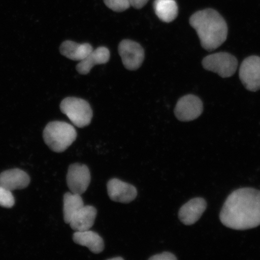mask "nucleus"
Listing matches in <instances>:
<instances>
[{"instance_id": "1", "label": "nucleus", "mask_w": 260, "mask_h": 260, "mask_svg": "<svg viewBox=\"0 0 260 260\" xmlns=\"http://www.w3.org/2000/svg\"><path fill=\"white\" fill-rule=\"evenodd\" d=\"M220 220L223 225L236 230L260 225V191L252 188L234 191L223 204Z\"/></svg>"}, {"instance_id": "2", "label": "nucleus", "mask_w": 260, "mask_h": 260, "mask_svg": "<svg viewBox=\"0 0 260 260\" xmlns=\"http://www.w3.org/2000/svg\"><path fill=\"white\" fill-rule=\"evenodd\" d=\"M190 24L197 31L201 45L211 51L226 40L228 27L225 19L212 9L198 11L190 18Z\"/></svg>"}, {"instance_id": "3", "label": "nucleus", "mask_w": 260, "mask_h": 260, "mask_svg": "<svg viewBox=\"0 0 260 260\" xmlns=\"http://www.w3.org/2000/svg\"><path fill=\"white\" fill-rule=\"evenodd\" d=\"M77 136L76 130L72 125L61 121L48 123L43 133L45 144L56 152L66 150L76 141Z\"/></svg>"}, {"instance_id": "4", "label": "nucleus", "mask_w": 260, "mask_h": 260, "mask_svg": "<svg viewBox=\"0 0 260 260\" xmlns=\"http://www.w3.org/2000/svg\"><path fill=\"white\" fill-rule=\"evenodd\" d=\"M60 110L74 125L83 128L92 121L93 113L86 101L74 97H68L60 104Z\"/></svg>"}, {"instance_id": "5", "label": "nucleus", "mask_w": 260, "mask_h": 260, "mask_svg": "<svg viewBox=\"0 0 260 260\" xmlns=\"http://www.w3.org/2000/svg\"><path fill=\"white\" fill-rule=\"evenodd\" d=\"M205 69L212 71L223 78L230 77L236 73L238 61L237 58L228 53L209 55L203 60Z\"/></svg>"}, {"instance_id": "6", "label": "nucleus", "mask_w": 260, "mask_h": 260, "mask_svg": "<svg viewBox=\"0 0 260 260\" xmlns=\"http://www.w3.org/2000/svg\"><path fill=\"white\" fill-rule=\"evenodd\" d=\"M239 77L246 89L252 92L260 89V57L252 56L245 58L240 66Z\"/></svg>"}, {"instance_id": "7", "label": "nucleus", "mask_w": 260, "mask_h": 260, "mask_svg": "<svg viewBox=\"0 0 260 260\" xmlns=\"http://www.w3.org/2000/svg\"><path fill=\"white\" fill-rule=\"evenodd\" d=\"M119 53L123 65L131 71L138 70L144 60V49L135 41L123 40L119 45Z\"/></svg>"}, {"instance_id": "8", "label": "nucleus", "mask_w": 260, "mask_h": 260, "mask_svg": "<svg viewBox=\"0 0 260 260\" xmlns=\"http://www.w3.org/2000/svg\"><path fill=\"white\" fill-rule=\"evenodd\" d=\"M203 112L202 101L193 95L181 98L175 109V115L181 121L188 122L199 118Z\"/></svg>"}, {"instance_id": "9", "label": "nucleus", "mask_w": 260, "mask_h": 260, "mask_svg": "<svg viewBox=\"0 0 260 260\" xmlns=\"http://www.w3.org/2000/svg\"><path fill=\"white\" fill-rule=\"evenodd\" d=\"M90 173L87 166L79 164L71 165L68 169L67 185L71 192L82 194L90 183Z\"/></svg>"}, {"instance_id": "10", "label": "nucleus", "mask_w": 260, "mask_h": 260, "mask_svg": "<svg viewBox=\"0 0 260 260\" xmlns=\"http://www.w3.org/2000/svg\"><path fill=\"white\" fill-rule=\"evenodd\" d=\"M107 191L112 201L125 204L135 200L138 194L135 186L117 178L112 179L108 182Z\"/></svg>"}, {"instance_id": "11", "label": "nucleus", "mask_w": 260, "mask_h": 260, "mask_svg": "<svg viewBox=\"0 0 260 260\" xmlns=\"http://www.w3.org/2000/svg\"><path fill=\"white\" fill-rule=\"evenodd\" d=\"M206 209V200L202 198H193L181 207L179 219L184 225H193L200 219Z\"/></svg>"}, {"instance_id": "12", "label": "nucleus", "mask_w": 260, "mask_h": 260, "mask_svg": "<svg viewBox=\"0 0 260 260\" xmlns=\"http://www.w3.org/2000/svg\"><path fill=\"white\" fill-rule=\"evenodd\" d=\"M30 181L28 175L19 169L6 171L0 174V186L11 191L23 189Z\"/></svg>"}, {"instance_id": "13", "label": "nucleus", "mask_w": 260, "mask_h": 260, "mask_svg": "<svg viewBox=\"0 0 260 260\" xmlns=\"http://www.w3.org/2000/svg\"><path fill=\"white\" fill-rule=\"evenodd\" d=\"M97 215L95 207L91 206L83 207L74 214L70 224L71 229L76 232H85L93 225Z\"/></svg>"}, {"instance_id": "14", "label": "nucleus", "mask_w": 260, "mask_h": 260, "mask_svg": "<svg viewBox=\"0 0 260 260\" xmlns=\"http://www.w3.org/2000/svg\"><path fill=\"white\" fill-rule=\"evenodd\" d=\"M110 51L108 48L100 47L92 50L77 65V71L80 74L86 75L97 64H105L109 60Z\"/></svg>"}, {"instance_id": "15", "label": "nucleus", "mask_w": 260, "mask_h": 260, "mask_svg": "<svg viewBox=\"0 0 260 260\" xmlns=\"http://www.w3.org/2000/svg\"><path fill=\"white\" fill-rule=\"evenodd\" d=\"M73 240L78 245L87 247L94 253H101L105 249V243L102 237L92 231L76 232L74 234Z\"/></svg>"}, {"instance_id": "16", "label": "nucleus", "mask_w": 260, "mask_h": 260, "mask_svg": "<svg viewBox=\"0 0 260 260\" xmlns=\"http://www.w3.org/2000/svg\"><path fill=\"white\" fill-rule=\"evenodd\" d=\"M93 48L89 44H77L76 42L67 41L60 45V51L63 56L71 60L81 61L84 59Z\"/></svg>"}, {"instance_id": "17", "label": "nucleus", "mask_w": 260, "mask_h": 260, "mask_svg": "<svg viewBox=\"0 0 260 260\" xmlns=\"http://www.w3.org/2000/svg\"><path fill=\"white\" fill-rule=\"evenodd\" d=\"M154 9L156 15L165 22L173 21L178 15V6L175 0H155Z\"/></svg>"}, {"instance_id": "18", "label": "nucleus", "mask_w": 260, "mask_h": 260, "mask_svg": "<svg viewBox=\"0 0 260 260\" xmlns=\"http://www.w3.org/2000/svg\"><path fill=\"white\" fill-rule=\"evenodd\" d=\"M84 207L81 195L74 193H67L63 198V216L65 223H70L74 214Z\"/></svg>"}, {"instance_id": "19", "label": "nucleus", "mask_w": 260, "mask_h": 260, "mask_svg": "<svg viewBox=\"0 0 260 260\" xmlns=\"http://www.w3.org/2000/svg\"><path fill=\"white\" fill-rule=\"evenodd\" d=\"M15 205V198L12 191L0 186V206L12 208Z\"/></svg>"}, {"instance_id": "20", "label": "nucleus", "mask_w": 260, "mask_h": 260, "mask_svg": "<svg viewBox=\"0 0 260 260\" xmlns=\"http://www.w3.org/2000/svg\"><path fill=\"white\" fill-rule=\"evenodd\" d=\"M104 2L107 7L116 12L125 11L131 6L129 0H104Z\"/></svg>"}, {"instance_id": "21", "label": "nucleus", "mask_w": 260, "mask_h": 260, "mask_svg": "<svg viewBox=\"0 0 260 260\" xmlns=\"http://www.w3.org/2000/svg\"><path fill=\"white\" fill-rule=\"evenodd\" d=\"M151 260H176L177 258L173 253L168 252H165L159 254L155 255L149 258Z\"/></svg>"}, {"instance_id": "22", "label": "nucleus", "mask_w": 260, "mask_h": 260, "mask_svg": "<svg viewBox=\"0 0 260 260\" xmlns=\"http://www.w3.org/2000/svg\"><path fill=\"white\" fill-rule=\"evenodd\" d=\"M148 1L149 0H129L130 5L137 9L144 7Z\"/></svg>"}, {"instance_id": "23", "label": "nucleus", "mask_w": 260, "mask_h": 260, "mask_svg": "<svg viewBox=\"0 0 260 260\" xmlns=\"http://www.w3.org/2000/svg\"><path fill=\"white\" fill-rule=\"evenodd\" d=\"M109 259L110 260H113V259H123V258L122 257H120V256H119V257H115V258H109Z\"/></svg>"}]
</instances>
